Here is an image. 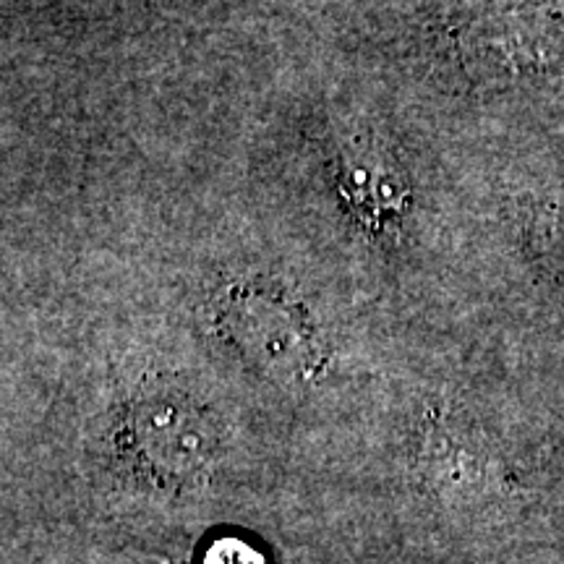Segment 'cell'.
I'll use <instances>...</instances> for the list:
<instances>
[{
    "label": "cell",
    "instance_id": "7a4b0ae2",
    "mask_svg": "<svg viewBox=\"0 0 564 564\" xmlns=\"http://www.w3.org/2000/svg\"><path fill=\"white\" fill-rule=\"evenodd\" d=\"M217 329L246 361L282 382L303 379L322 358L306 308L264 282H238L217 301Z\"/></svg>",
    "mask_w": 564,
    "mask_h": 564
},
{
    "label": "cell",
    "instance_id": "6da1fadb",
    "mask_svg": "<svg viewBox=\"0 0 564 564\" xmlns=\"http://www.w3.org/2000/svg\"><path fill=\"white\" fill-rule=\"evenodd\" d=\"M220 449V426L209 411L175 390L133 400L118 432V453L152 489L183 491L199 484Z\"/></svg>",
    "mask_w": 564,
    "mask_h": 564
}]
</instances>
